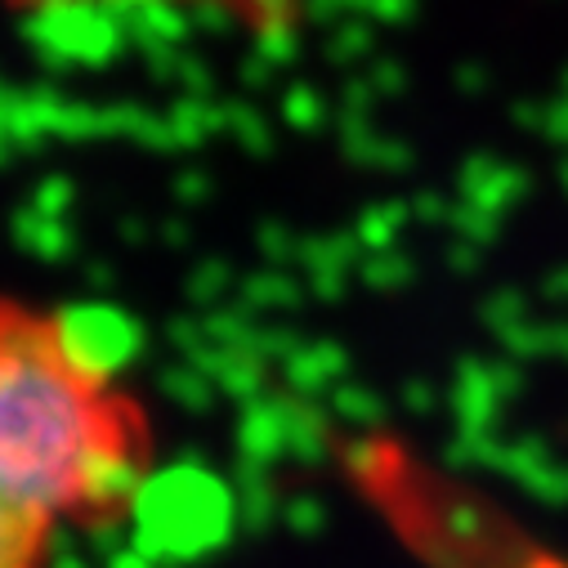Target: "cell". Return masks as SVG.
<instances>
[{
	"label": "cell",
	"mask_w": 568,
	"mask_h": 568,
	"mask_svg": "<svg viewBox=\"0 0 568 568\" xmlns=\"http://www.w3.org/2000/svg\"><path fill=\"white\" fill-rule=\"evenodd\" d=\"M139 412L85 332L0 296V568H50L139 475Z\"/></svg>",
	"instance_id": "cell-1"
}]
</instances>
